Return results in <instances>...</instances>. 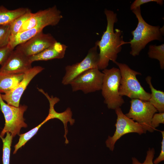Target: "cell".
I'll return each instance as SVG.
<instances>
[{"label":"cell","mask_w":164,"mask_h":164,"mask_svg":"<svg viewBox=\"0 0 164 164\" xmlns=\"http://www.w3.org/2000/svg\"><path fill=\"white\" fill-rule=\"evenodd\" d=\"M155 154V151L154 148H149L147 152V155L144 162L141 163L135 157L132 158V164H154L153 159Z\"/></svg>","instance_id":"cb8c5ba5"},{"label":"cell","mask_w":164,"mask_h":164,"mask_svg":"<svg viewBox=\"0 0 164 164\" xmlns=\"http://www.w3.org/2000/svg\"><path fill=\"white\" fill-rule=\"evenodd\" d=\"M46 122L44 120L41 123L35 128L27 132L19 135V138L18 142L14 146L15 150L13 154L16 153L17 150L25 144L35 135H36L41 127Z\"/></svg>","instance_id":"44dd1931"},{"label":"cell","mask_w":164,"mask_h":164,"mask_svg":"<svg viewBox=\"0 0 164 164\" xmlns=\"http://www.w3.org/2000/svg\"><path fill=\"white\" fill-rule=\"evenodd\" d=\"M29 57L15 49L10 53L0 68V73L24 74L32 67Z\"/></svg>","instance_id":"7c38bea8"},{"label":"cell","mask_w":164,"mask_h":164,"mask_svg":"<svg viewBox=\"0 0 164 164\" xmlns=\"http://www.w3.org/2000/svg\"><path fill=\"white\" fill-rule=\"evenodd\" d=\"M104 13L107 21L106 29L101 40L95 42L100 50L98 68L103 70L107 68L110 61L114 63L116 61L122 46L126 43L123 40L122 31L118 29L114 31V24L118 20L117 14L107 9Z\"/></svg>","instance_id":"6da1fadb"},{"label":"cell","mask_w":164,"mask_h":164,"mask_svg":"<svg viewBox=\"0 0 164 164\" xmlns=\"http://www.w3.org/2000/svg\"><path fill=\"white\" fill-rule=\"evenodd\" d=\"M151 80L152 77L150 76H148L145 78L151 91L149 101L159 113L164 112V92L155 89L152 85Z\"/></svg>","instance_id":"e0dca14e"},{"label":"cell","mask_w":164,"mask_h":164,"mask_svg":"<svg viewBox=\"0 0 164 164\" xmlns=\"http://www.w3.org/2000/svg\"><path fill=\"white\" fill-rule=\"evenodd\" d=\"M151 2H156L160 5H162L163 4V0H135L131 4L130 9L132 10L140 7L142 5Z\"/></svg>","instance_id":"4316f807"},{"label":"cell","mask_w":164,"mask_h":164,"mask_svg":"<svg viewBox=\"0 0 164 164\" xmlns=\"http://www.w3.org/2000/svg\"><path fill=\"white\" fill-rule=\"evenodd\" d=\"M148 55L149 58L155 59L159 62L160 68L164 69V44L159 45H150L149 46Z\"/></svg>","instance_id":"ffe728a7"},{"label":"cell","mask_w":164,"mask_h":164,"mask_svg":"<svg viewBox=\"0 0 164 164\" xmlns=\"http://www.w3.org/2000/svg\"><path fill=\"white\" fill-rule=\"evenodd\" d=\"M161 132L162 136L161 150L159 156L153 161L154 164H158L164 160V131H161Z\"/></svg>","instance_id":"83f0119b"},{"label":"cell","mask_w":164,"mask_h":164,"mask_svg":"<svg viewBox=\"0 0 164 164\" xmlns=\"http://www.w3.org/2000/svg\"><path fill=\"white\" fill-rule=\"evenodd\" d=\"M121 73V78L119 88L120 94L132 99L149 101L150 93L147 92L141 86L136 76L141 73L131 69L127 65L116 61Z\"/></svg>","instance_id":"3957f363"},{"label":"cell","mask_w":164,"mask_h":164,"mask_svg":"<svg viewBox=\"0 0 164 164\" xmlns=\"http://www.w3.org/2000/svg\"><path fill=\"white\" fill-rule=\"evenodd\" d=\"M115 111L117 116L115 125L116 130L113 136H109L105 142L107 147L111 151L114 150L116 142L123 135L130 133H136L140 135L145 133L142 127L127 117L120 108L115 109Z\"/></svg>","instance_id":"52a82bcc"},{"label":"cell","mask_w":164,"mask_h":164,"mask_svg":"<svg viewBox=\"0 0 164 164\" xmlns=\"http://www.w3.org/2000/svg\"><path fill=\"white\" fill-rule=\"evenodd\" d=\"M67 46L57 41L40 53L29 57L31 61L48 60L55 59L63 58L65 55Z\"/></svg>","instance_id":"9a60e30c"},{"label":"cell","mask_w":164,"mask_h":164,"mask_svg":"<svg viewBox=\"0 0 164 164\" xmlns=\"http://www.w3.org/2000/svg\"><path fill=\"white\" fill-rule=\"evenodd\" d=\"M57 41L50 33L42 31L16 47L17 50L28 57L37 54L54 44Z\"/></svg>","instance_id":"8fae6325"},{"label":"cell","mask_w":164,"mask_h":164,"mask_svg":"<svg viewBox=\"0 0 164 164\" xmlns=\"http://www.w3.org/2000/svg\"><path fill=\"white\" fill-rule=\"evenodd\" d=\"M97 47L95 43L81 61L65 67V73L62 80L63 85L70 84L72 81L83 73L90 69L98 68L99 56Z\"/></svg>","instance_id":"ba28073f"},{"label":"cell","mask_w":164,"mask_h":164,"mask_svg":"<svg viewBox=\"0 0 164 164\" xmlns=\"http://www.w3.org/2000/svg\"><path fill=\"white\" fill-rule=\"evenodd\" d=\"M130 102V110L125 115L140 124L145 133L147 131L153 132L151 121L153 115L157 111V110L148 101L132 99Z\"/></svg>","instance_id":"8992f818"},{"label":"cell","mask_w":164,"mask_h":164,"mask_svg":"<svg viewBox=\"0 0 164 164\" xmlns=\"http://www.w3.org/2000/svg\"><path fill=\"white\" fill-rule=\"evenodd\" d=\"M0 106L5 120V126L1 132L0 137H3L7 132L10 133L13 137L19 135L21 128L27 127L23 118L27 106L21 105L17 107L9 105L2 100L1 93Z\"/></svg>","instance_id":"5b68a950"},{"label":"cell","mask_w":164,"mask_h":164,"mask_svg":"<svg viewBox=\"0 0 164 164\" xmlns=\"http://www.w3.org/2000/svg\"><path fill=\"white\" fill-rule=\"evenodd\" d=\"M24 74L0 73V93L5 94L12 89L22 80Z\"/></svg>","instance_id":"2e32d148"},{"label":"cell","mask_w":164,"mask_h":164,"mask_svg":"<svg viewBox=\"0 0 164 164\" xmlns=\"http://www.w3.org/2000/svg\"><path fill=\"white\" fill-rule=\"evenodd\" d=\"M160 124H164V112L155 113L152 118L151 126L154 130Z\"/></svg>","instance_id":"d4e9b609"},{"label":"cell","mask_w":164,"mask_h":164,"mask_svg":"<svg viewBox=\"0 0 164 164\" xmlns=\"http://www.w3.org/2000/svg\"><path fill=\"white\" fill-rule=\"evenodd\" d=\"M33 14V13L29 9L25 13L16 18L10 24V38L14 37L19 32L23 25L32 17Z\"/></svg>","instance_id":"d6986e66"},{"label":"cell","mask_w":164,"mask_h":164,"mask_svg":"<svg viewBox=\"0 0 164 164\" xmlns=\"http://www.w3.org/2000/svg\"><path fill=\"white\" fill-rule=\"evenodd\" d=\"M104 73L101 90L104 103L108 109L115 110L125 103L119 92L121 75L118 68L112 67L103 70Z\"/></svg>","instance_id":"277c9868"},{"label":"cell","mask_w":164,"mask_h":164,"mask_svg":"<svg viewBox=\"0 0 164 164\" xmlns=\"http://www.w3.org/2000/svg\"><path fill=\"white\" fill-rule=\"evenodd\" d=\"M10 36V24L0 25V48L8 45Z\"/></svg>","instance_id":"603a6c76"},{"label":"cell","mask_w":164,"mask_h":164,"mask_svg":"<svg viewBox=\"0 0 164 164\" xmlns=\"http://www.w3.org/2000/svg\"><path fill=\"white\" fill-rule=\"evenodd\" d=\"M5 138L0 137L2 140L3 146V164H10L11 146L13 137L11 134L7 132Z\"/></svg>","instance_id":"7402d4cb"},{"label":"cell","mask_w":164,"mask_h":164,"mask_svg":"<svg viewBox=\"0 0 164 164\" xmlns=\"http://www.w3.org/2000/svg\"><path fill=\"white\" fill-rule=\"evenodd\" d=\"M39 91L42 92L46 97L50 103L49 113L45 119L46 122L51 119L57 118L60 120L63 123L65 129L64 137L65 138V143L67 144L69 141L66 136L68 133L67 123L69 122L70 125H73L75 122V119L72 118V113L70 108H67L64 111L59 113L56 112L54 109L55 104L60 101V99L56 97L53 96L50 97L48 94L45 93L42 89L38 88Z\"/></svg>","instance_id":"5bb4252c"},{"label":"cell","mask_w":164,"mask_h":164,"mask_svg":"<svg viewBox=\"0 0 164 164\" xmlns=\"http://www.w3.org/2000/svg\"><path fill=\"white\" fill-rule=\"evenodd\" d=\"M44 69L43 67L40 66L32 67L24 73L22 80L14 88L4 94H1L2 100L9 105L19 107L21 97L30 82Z\"/></svg>","instance_id":"4fadbf2b"},{"label":"cell","mask_w":164,"mask_h":164,"mask_svg":"<svg viewBox=\"0 0 164 164\" xmlns=\"http://www.w3.org/2000/svg\"><path fill=\"white\" fill-rule=\"evenodd\" d=\"M138 20L137 27L132 31V39L126 44H130L131 50L130 54L133 56L139 54L147 44L155 40L162 41L164 34V26H153L147 23L142 17L140 7L132 10Z\"/></svg>","instance_id":"7a4b0ae2"},{"label":"cell","mask_w":164,"mask_h":164,"mask_svg":"<svg viewBox=\"0 0 164 164\" xmlns=\"http://www.w3.org/2000/svg\"><path fill=\"white\" fill-rule=\"evenodd\" d=\"M63 18L61 11L55 5L40 10L33 13L32 17L23 25L18 33L30 29L37 25H42L45 27L55 26Z\"/></svg>","instance_id":"30bf717a"},{"label":"cell","mask_w":164,"mask_h":164,"mask_svg":"<svg viewBox=\"0 0 164 164\" xmlns=\"http://www.w3.org/2000/svg\"><path fill=\"white\" fill-rule=\"evenodd\" d=\"M29 9L22 7L9 10L3 5L0 6V25L10 24L16 18L25 13Z\"/></svg>","instance_id":"ac0fdd59"},{"label":"cell","mask_w":164,"mask_h":164,"mask_svg":"<svg viewBox=\"0 0 164 164\" xmlns=\"http://www.w3.org/2000/svg\"><path fill=\"white\" fill-rule=\"evenodd\" d=\"M13 50L8 45L0 48V65L4 63Z\"/></svg>","instance_id":"484cf974"},{"label":"cell","mask_w":164,"mask_h":164,"mask_svg":"<svg viewBox=\"0 0 164 164\" xmlns=\"http://www.w3.org/2000/svg\"><path fill=\"white\" fill-rule=\"evenodd\" d=\"M104 73L98 68L89 69L74 78L70 83L72 91H81L85 94L101 90Z\"/></svg>","instance_id":"9c48e42d"}]
</instances>
